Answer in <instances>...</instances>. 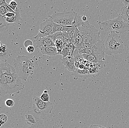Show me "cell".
Returning <instances> with one entry per match:
<instances>
[{"label":"cell","instance_id":"cell-18","mask_svg":"<svg viewBox=\"0 0 129 128\" xmlns=\"http://www.w3.org/2000/svg\"><path fill=\"white\" fill-rule=\"evenodd\" d=\"M63 50L61 54V55L63 56V58H66L69 56H70L72 57L73 54L72 44H63Z\"/></svg>","mask_w":129,"mask_h":128},{"label":"cell","instance_id":"cell-11","mask_svg":"<svg viewBox=\"0 0 129 128\" xmlns=\"http://www.w3.org/2000/svg\"><path fill=\"white\" fill-rule=\"evenodd\" d=\"M38 61L30 57L25 56H18L14 59V67L22 66L35 69Z\"/></svg>","mask_w":129,"mask_h":128},{"label":"cell","instance_id":"cell-5","mask_svg":"<svg viewBox=\"0 0 129 128\" xmlns=\"http://www.w3.org/2000/svg\"><path fill=\"white\" fill-rule=\"evenodd\" d=\"M76 13L73 9L68 12L58 13L55 12L52 14L53 22L56 24L65 26H72Z\"/></svg>","mask_w":129,"mask_h":128},{"label":"cell","instance_id":"cell-31","mask_svg":"<svg viewBox=\"0 0 129 128\" xmlns=\"http://www.w3.org/2000/svg\"><path fill=\"white\" fill-rule=\"evenodd\" d=\"M63 44H72V40L68 37H64V39L62 40Z\"/></svg>","mask_w":129,"mask_h":128},{"label":"cell","instance_id":"cell-3","mask_svg":"<svg viewBox=\"0 0 129 128\" xmlns=\"http://www.w3.org/2000/svg\"><path fill=\"white\" fill-rule=\"evenodd\" d=\"M77 28L83 36L84 43L94 45L100 40V31L88 21L84 22L83 25Z\"/></svg>","mask_w":129,"mask_h":128},{"label":"cell","instance_id":"cell-22","mask_svg":"<svg viewBox=\"0 0 129 128\" xmlns=\"http://www.w3.org/2000/svg\"><path fill=\"white\" fill-rule=\"evenodd\" d=\"M121 16L126 22L129 23V5L122 7L121 10Z\"/></svg>","mask_w":129,"mask_h":128},{"label":"cell","instance_id":"cell-32","mask_svg":"<svg viewBox=\"0 0 129 128\" xmlns=\"http://www.w3.org/2000/svg\"><path fill=\"white\" fill-rule=\"evenodd\" d=\"M24 46L26 48L29 46H33V42L31 40H27L24 42Z\"/></svg>","mask_w":129,"mask_h":128},{"label":"cell","instance_id":"cell-37","mask_svg":"<svg viewBox=\"0 0 129 128\" xmlns=\"http://www.w3.org/2000/svg\"><path fill=\"white\" fill-rule=\"evenodd\" d=\"M82 21H83V22H86V21H87V17H86L85 15L82 16Z\"/></svg>","mask_w":129,"mask_h":128},{"label":"cell","instance_id":"cell-14","mask_svg":"<svg viewBox=\"0 0 129 128\" xmlns=\"http://www.w3.org/2000/svg\"><path fill=\"white\" fill-rule=\"evenodd\" d=\"M73 76H74L75 79H77L79 77L85 80L88 78L93 76L90 73L88 69H77L75 71L72 73Z\"/></svg>","mask_w":129,"mask_h":128},{"label":"cell","instance_id":"cell-29","mask_svg":"<svg viewBox=\"0 0 129 128\" xmlns=\"http://www.w3.org/2000/svg\"><path fill=\"white\" fill-rule=\"evenodd\" d=\"M14 102L11 99H8L5 100V105L8 107H12L14 105Z\"/></svg>","mask_w":129,"mask_h":128},{"label":"cell","instance_id":"cell-27","mask_svg":"<svg viewBox=\"0 0 129 128\" xmlns=\"http://www.w3.org/2000/svg\"><path fill=\"white\" fill-rule=\"evenodd\" d=\"M8 118L7 116L4 114H1L0 115V121H1V127L4 124L7 122Z\"/></svg>","mask_w":129,"mask_h":128},{"label":"cell","instance_id":"cell-7","mask_svg":"<svg viewBox=\"0 0 129 128\" xmlns=\"http://www.w3.org/2000/svg\"><path fill=\"white\" fill-rule=\"evenodd\" d=\"M105 45L104 40H99L95 44L88 49L79 50V53L82 54H91L100 58L102 61L105 60Z\"/></svg>","mask_w":129,"mask_h":128},{"label":"cell","instance_id":"cell-36","mask_svg":"<svg viewBox=\"0 0 129 128\" xmlns=\"http://www.w3.org/2000/svg\"><path fill=\"white\" fill-rule=\"evenodd\" d=\"M121 2L124 4V6H127L129 5V1H125V0H121Z\"/></svg>","mask_w":129,"mask_h":128},{"label":"cell","instance_id":"cell-16","mask_svg":"<svg viewBox=\"0 0 129 128\" xmlns=\"http://www.w3.org/2000/svg\"><path fill=\"white\" fill-rule=\"evenodd\" d=\"M79 32L78 28L76 27L73 26L72 27L69 28L68 31L63 32L62 33L64 37H68L71 39L72 40V43H73L75 37Z\"/></svg>","mask_w":129,"mask_h":128},{"label":"cell","instance_id":"cell-4","mask_svg":"<svg viewBox=\"0 0 129 128\" xmlns=\"http://www.w3.org/2000/svg\"><path fill=\"white\" fill-rule=\"evenodd\" d=\"M24 86L22 79L19 77L15 68L12 66L7 78L8 94H19L20 90L24 88Z\"/></svg>","mask_w":129,"mask_h":128},{"label":"cell","instance_id":"cell-10","mask_svg":"<svg viewBox=\"0 0 129 128\" xmlns=\"http://www.w3.org/2000/svg\"><path fill=\"white\" fill-rule=\"evenodd\" d=\"M54 22H53L52 16H49V17L40 24V30L34 39H38L51 35L52 33V29Z\"/></svg>","mask_w":129,"mask_h":128},{"label":"cell","instance_id":"cell-8","mask_svg":"<svg viewBox=\"0 0 129 128\" xmlns=\"http://www.w3.org/2000/svg\"><path fill=\"white\" fill-rule=\"evenodd\" d=\"M12 65L7 62H1L0 65V95L4 96L8 94L7 83L8 74L9 72Z\"/></svg>","mask_w":129,"mask_h":128},{"label":"cell","instance_id":"cell-24","mask_svg":"<svg viewBox=\"0 0 129 128\" xmlns=\"http://www.w3.org/2000/svg\"><path fill=\"white\" fill-rule=\"evenodd\" d=\"M82 16H80L76 13L75 17L72 26L76 27L77 28L82 26L84 23V22L82 21Z\"/></svg>","mask_w":129,"mask_h":128},{"label":"cell","instance_id":"cell-34","mask_svg":"<svg viewBox=\"0 0 129 128\" xmlns=\"http://www.w3.org/2000/svg\"><path fill=\"white\" fill-rule=\"evenodd\" d=\"M26 51L28 53H32L34 52L35 51V48L33 46H29L26 48Z\"/></svg>","mask_w":129,"mask_h":128},{"label":"cell","instance_id":"cell-38","mask_svg":"<svg viewBox=\"0 0 129 128\" xmlns=\"http://www.w3.org/2000/svg\"><path fill=\"white\" fill-rule=\"evenodd\" d=\"M84 68L85 66L84 65L82 64H80L79 65L78 69H84Z\"/></svg>","mask_w":129,"mask_h":128},{"label":"cell","instance_id":"cell-23","mask_svg":"<svg viewBox=\"0 0 129 128\" xmlns=\"http://www.w3.org/2000/svg\"><path fill=\"white\" fill-rule=\"evenodd\" d=\"M83 43H84L83 38L79 32L76 35V36L75 37V39H74V43L72 44H73L77 48Z\"/></svg>","mask_w":129,"mask_h":128},{"label":"cell","instance_id":"cell-25","mask_svg":"<svg viewBox=\"0 0 129 128\" xmlns=\"http://www.w3.org/2000/svg\"><path fill=\"white\" fill-rule=\"evenodd\" d=\"M49 36L52 39L54 43L56 40H62L64 38L62 32H56Z\"/></svg>","mask_w":129,"mask_h":128},{"label":"cell","instance_id":"cell-21","mask_svg":"<svg viewBox=\"0 0 129 128\" xmlns=\"http://www.w3.org/2000/svg\"><path fill=\"white\" fill-rule=\"evenodd\" d=\"M62 64L64 65L65 68L67 69L70 72H73L75 71L77 69L75 66V64L69 62L67 58H63L62 60Z\"/></svg>","mask_w":129,"mask_h":128},{"label":"cell","instance_id":"cell-9","mask_svg":"<svg viewBox=\"0 0 129 128\" xmlns=\"http://www.w3.org/2000/svg\"><path fill=\"white\" fill-rule=\"evenodd\" d=\"M32 110L42 115L51 113L53 108L50 102H45L40 99V97L35 96L33 99Z\"/></svg>","mask_w":129,"mask_h":128},{"label":"cell","instance_id":"cell-13","mask_svg":"<svg viewBox=\"0 0 129 128\" xmlns=\"http://www.w3.org/2000/svg\"><path fill=\"white\" fill-rule=\"evenodd\" d=\"M36 48H41L48 46L55 47V44L49 35L47 37L39 38L36 39Z\"/></svg>","mask_w":129,"mask_h":128},{"label":"cell","instance_id":"cell-33","mask_svg":"<svg viewBox=\"0 0 129 128\" xmlns=\"http://www.w3.org/2000/svg\"><path fill=\"white\" fill-rule=\"evenodd\" d=\"M16 13H14L12 12H8L4 16H1L4 18H12L13 17L16 16Z\"/></svg>","mask_w":129,"mask_h":128},{"label":"cell","instance_id":"cell-28","mask_svg":"<svg viewBox=\"0 0 129 128\" xmlns=\"http://www.w3.org/2000/svg\"><path fill=\"white\" fill-rule=\"evenodd\" d=\"M8 5L9 6L10 8L12 9L14 12H16V9L18 8L17 4L15 1H12L10 2L9 4H8Z\"/></svg>","mask_w":129,"mask_h":128},{"label":"cell","instance_id":"cell-1","mask_svg":"<svg viewBox=\"0 0 129 128\" xmlns=\"http://www.w3.org/2000/svg\"><path fill=\"white\" fill-rule=\"evenodd\" d=\"M98 25L101 30L106 31L123 34L129 31V23L124 20L120 15L116 18L104 22H98Z\"/></svg>","mask_w":129,"mask_h":128},{"label":"cell","instance_id":"cell-12","mask_svg":"<svg viewBox=\"0 0 129 128\" xmlns=\"http://www.w3.org/2000/svg\"><path fill=\"white\" fill-rule=\"evenodd\" d=\"M17 71V74L22 80L26 81L28 77L30 75L33 74L35 68H33L16 66L14 67Z\"/></svg>","mask_w":129,"mask_h":128},{"label":"cell","instance_id":"cell-6","mask_svg":"<svg viewBox=\"0 0 129 128\" xmlns=\"http://www.w3.org/2000/svg\"><path fill=\"white\" fill-rule=\"evenodd\" d=\"M42 115L33 110L26 112L25 117L28 128H45Z\"/></svg>","mask_w":129,"mask_h":128},{"label":"cell","instance_id":"cell-15","mask_svg":"<svg viewBox=\"0 0 129 128\" xmlns=\"http://www.w3.org/2000/svg\"><path fill=\"white\" fill-rule=\"evenodd\" d=\"M15 12H16V14L15 16L12 18H4L7 26L17 25L20 23V21H22V19L21 17V14L19 9H17Z\"/></svg>","mask_w":129,"mask_h":128},{"label":"cell","instance_id":"cell-17","mask_svg":"<svg viewBox=\"0 0 129 128\" xmlns=\"http://www.w3.org/2000/svg\"><path fill=\"white\" fill-rule=\"evenodd\" d=\"M40 49V51L43 54H46L50 56H54L58 54L57 49L55 47L48 46L43 47Z\"/></svg>","mask_w":129,"mask_h":128},{"label":"cell","instance_id":"cell-20","mask_svg":"<svg viewBox=\"0 0 129 128\" xmlns=\"http://www.w3.org/2000/svg\"><path fill=\"white\" fill-rule=\"evenodd\" d=\"M73 26H65L56 24L54 23V26L52 29V33H51V35H52V34L56 33V32H63L68 31L69 28L72 27Z\"/></svg>","mask_w":129,"mask_h":128},{"label":"cell","instance_id":"cell-26","mask_svg":"<svg viewBox=\"0 0 129 128\" xmlns=\"http://www.w3.org/2000/svg\"><path fill=\"white\" fill-rule=\"evenodd\" d=\"M49 92L48 90H44L43 91V93L42 94V95L40 96V99L42 100L43 101L45 102H49Z\"/></svg>","mask_w":129,"mask_h":128},{"label":"cell","instance_id":"cell-30","mask_svg":"<svg viewBox=\"0 0 129 128\" xmlns=\"http://www.w3.org/2000/svg\"><path fill=\"white\" fill-rule=\"evenodd\" d=\"M7 10L4 5H0V15L4 16L7 13Z\"/></svg>","mask_w":129,"mask_h":128},{"label":"cell","instance_id":"cell-19","mask_svg":"<svg viewBox=\"0 0 129 128\" xmlns=\"http://www.w3.org/2000/svg\"><path fill=\"white\" fill-rule=\"evenodd\" d=\"M84 59L85 60L91 63H100L103 62L102 60L100 58L96 57L94 55L91 54H82Z\"/></svg>","mask_w":129,"mask_h":128},{"label":"cell","instance_id":"cell-2","mask_svg":"<svg viewBox=\"0 0 129 128\" xmlns=\"http://www.w3.org/2000/svg\"><path fill=\"white\" fill-rule=\"evenodd\" d=\"M105 53L109 56L122 53L124 51L123 42L117 33L111 32L105 43Z\"/></svg>","mask_w":129,"mask_h":128},{"label":"cell","instance_id":"cell-35","mask_svg":"<svg viewBox=\"0 0 129 128\" xmlns=\"http://www.w3.org/2000/svg\"><path fill=\"white\" fill-rule=\"evenodd\" d=\"M89 128H106L100 125L96 124H92L90 125Z\"/></svg>","mask_w":129,"mask_h":128}]
</instances>
